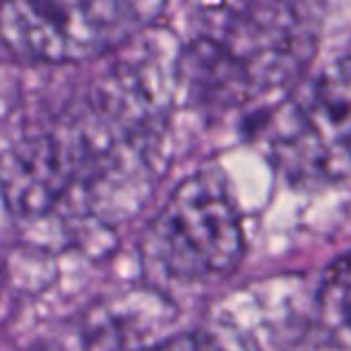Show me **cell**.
<instances>
[{
	"label": "cell",
	"mask_w": 351,
	"mask_h": 351,
	"mask_svg": "<svg viewBox=\"0 0 351 351\" xmlns=\"http://www.w3.org/2000/svg\"><path fill=\"white\" fill-rule=\"evenodd\" d=\"M272 123V149L289 176L332 181L351 171V56L322 68Z\"/></svg>",
	"instance_id": "5"
},
{
	"label": "cell",
	"mask_w": 351,
	"mask_h": 351,
	"mask_svg": "<svg viewBox=\"0 0 351 351\" xmlns=\"http://www.w3.org/2000/svg\"><path fill=\"white\" fill-rule=\"evenodd\" d=\"M12 108V89L8 87V82L3 77H0V125L5 123L8 113H10Z\"/></svg>",
	"instance_id": "8"
},
{
	"label": "cell",
	"mask_w": 351,
	"mask_h": 351,
	"mask_svg": "<svg viewBox=\"0 0 351 351\" xmlns=\"http://www.w3.org/2000/svg\"><path fill=\"white\" fill-rule=\"evenodd\" d=\"M245 250L243 221L224 173L202 166L186 176L156 212L145 236V258L171 282L226 277Z\"/></svg>",
	"instance_id": "3"
},
{
	"label": "cell",
	"mask_w": 351,
	"mask_h": 351,
	"mask_svg": "<svg viewBox=\"0 0 351 351\" xmlns=\"http://www.w3.org/2000/svg\"><path fill=\"white\" fill-rule=\"evenodd\" d=\"M137 351H219L210 335L205 332H183V335L166 337L152 346Z\"/></svg>",
	"instance_id": "6"
},
{
	"label": "cell",
	"mask_w": 351,
	"mask_h": 351,
	"mask_svg": "<svg viewBox=\"0 0 351 351\" xmlns=\"http://www.w3.org/2000/svg\"><path fill=\"white\" fill-rule=\"evenodd\" d=\"M130 75L104 77L0 161V193L39 243L121 221L154 173L159 106Z\"/></svg>",
	"instance_id": "1"
},
{
	"label": "cell",
	"mask_w": 351,
	"mask_h": 351,
	"mask_svg": "<svg viewBox=\"0 0 351 351\" xmlns=\"http://www.w3.org/2000/svg\"><path fill=\"white\" fill-rule=\"evenodd\" d=\"M317 49L306 0H210L178 58L188 97L205 111H236L289 92Z\"/></svg>",
	"instance_id": "2"
},
{
	"label": "cell",
	"mask_w": 351,
	"mask_h": 351,
	"mask_svg": "<svg viewBox=\"0 0 351 351\" xmlns=\"http://www.w3.org/2000/svg\"><path fill=\"white\" fill-rule=\"evenodd\" d=\"M291 351H351V344H346L344 339L335 337L332 332L322 330L320 337H315V339L306 341V344L296 346V349H291Z\"/></svg>",
	"instance_id": "7"
},
{
	"label": "cell",
	"mask_w": 351,
	"mask_h": 351,
	"mask_svg": "<svg viewBox=\"0 0 351 351\" xmlns=\"http://www.w3.org/2000/svg\"><path fill=\"white\" fill-rule=\"evenodd\" d=\"M166 0H0V44L36 63H84L147 32Z\"/></svg>",
	"instance_id": "4"
}]
</instances>
